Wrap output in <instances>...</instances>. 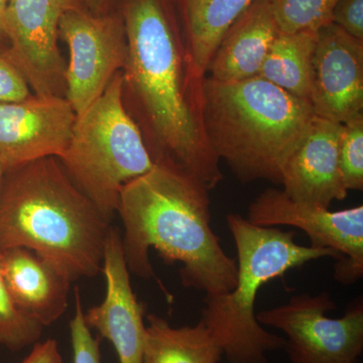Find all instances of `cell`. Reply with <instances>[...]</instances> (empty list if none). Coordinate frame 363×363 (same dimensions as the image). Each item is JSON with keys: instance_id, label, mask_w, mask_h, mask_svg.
Here are the masks:
<instances>
[{"instance_id": "1", "label": "cell", "mask_w": 363, "mask_h": 363, "mask_svg": "<svg viewBox=\"0 0 363 363\" xmlns=\"http://www.w3.org/2000/svg\"><path fill=\"white\" fill-rule=\"evenodd\" d=\"M128 60L123 73L155 164L185 172L212 190L223 180L220 160L203 125V83L171 0H126Z\"/></svg>"}, {"instance_id": "2", "label": "cell", "mask_w": 363, "mask_h": 363, "mask_svg": "<svg viewBox=\"0 0 363 363\" xmlns=\"http://www.w3.org/2000/svg\"><path fill=\"white\" fill-rule=\"evenodd\" d=\"M116 212L123 224L124 257L135 276L156 277L150 259L154 248L164 262H181L186 288L214 296L235 286L238 264L212 230L209 190L192 176L155 164L124 186Z\"/></svg>"}, {"instance_id": "3", "label": "cell", "mask_w": 363, "mask_h": 363, "mask_svg": "<svg viewBox=\"0 0 363 363\" xmlns=\"http://www.w3.org/2000/svg\"><path fill=\"white\" fill-rule=\"evenodd\" d=\"M109 219L75 185L58 157L6 172L0 187V250L26 247L72 283L102 271Z\"/></svg>"}, {"instance_id": "4", "label": "cell", "mask_w": 363, "mask_h": 363, "mask_svg": "<svg viewBox=\"0 0 363 363\" xmlns=\"http://www.w3.org/2000/svg\"><path fill=\"white\" fill-rule=\"evenodd\" d=\"M315 116L311 102L255 77L219 82L205 76L203 125L210 147L243 183H281V176Z\"/></svg>"}, {"instance_id": "5", "label": "cell", "mask_w": 363, "mask_h": 363, "mask_svg": "<svg viewBox=\"0 0 363 363\" xmlns=\"http://www.w3.org/2000/svg\"><path fill=\"white\" fill-rule=\"evenodd\" d=\"M227 226L238 252V279L233 290L206 296L202 321L218 341L228 363H267V353L284 350L286 338L267 332L255 314L257 293L272 279L324 257L340 259L327 248L301 245L294 231L253 225L229 213Z\"/></svg>"}, {"instance_id": "6", "label": "cell", "mask_w": 363, "mask_h": 363, "mask_svg": "<svg viewBox=\"0 0 363 363\" xmlns=\"http://www.w3.org/2000/svg\"><path fill=\"white\" fill-rule=\"evenodd\" d=\"M123 96V73L119 72L77 116L70 142L58 157L71 180L109 220L124 186L155 166Z\"/></svg>"}, {"instance_id": "7", "label": "cell", "mask_w": 363, "mask_h": 363, "mask_svg": "<svg viewBox=\"0 0 363 363\" xmlns=\"http://www.w3.org/2000/svg\"><path fill=\"white\" fill-rule=\"evenodd\" d=\"M335 309L329 293L301 294L257 313V319L286 334L284 350L291 363H355L363 351L362 298L352 303L344 316H327Z\"/></svg>"}, {"instance_id": "8", "label": "cell", "mask_w": 363, "mask_h": 363, "mask_svg": "<svg viewBox=\"0 0 363 363\" xmlns=\"http://www.w3.org/2000/svg\"><path fill=\"white\" fill-rule=\"evenodd\" d=\"M59 33L69 47L65 98L81 116L100 97L128 60L123 16L69 9L60 21Z\"/></svg>"}, {"instance_id": "9", "label": "cell", "mask_w": 363, "mask_h": 363, "mask_svg": "<svg viewBox=\"0 0 363 363\" xmlns=\"http://www.w3.org/2000/svg\"><path fill=\"white\" fill-rule=\"evenodd\" d=\"M247 219L262 227L294 226L307 234L311 247L340 255L334 279L352 285L363 276V206L330 211L297 201L276 188L260 193L248 206Z\"/></svg>"}, {"instance_id": "10", "label": "cell", "mask_w": 363, "mask_h": 363, "mask_svg": "<svg viewBox=\"0 0 363 363\" xmlns=\"http://www.w3.org/2000/svg\"><path fill=\"white\" fill-rule=\"evenodd\" d=\"M83 0H9L4 54L37 96L65 97V60L58 47L59 26L69 9Z\"/></svg>"}, {"instance_id": "11", "label": "cell", "mask_w": 363, "mask_h": 363, "mask_svg": "<svg viewBox=\"0 0 363 363\" xmlns=\"http://www.w3.org/2000/svg\"><path fill=\"white\" fill-rule=\"evenodd\" d=\"M77 116L65 97L37 96L0 104V164L4 171L60 157Z\"/></svg>"}, {"instance_id": "12", "label": "cell", "mask_w": 363, "mask_h": 363, "mask_svg": "<svg viewBox=\"0 0 363 363\" xmlns=\"http://www.w3.org/2000/svg\"><path fill=\"white\" fill-rule=\"evenodd\" d=\"M310 102L315 116L345 123L362 113L363 40L334 23L317 32Z\"/></svg>"}, {"instance_id": "13", "label": "cell", "mask_w": 363, "mask_h": 363, "mask_svg": "<svg viewBox=\"0 0 363 363\" xmlns=\"http://www.w3.org/2000/svg\"><path fill=\"white\" fill-rule=\"evenodd\" d=\"M101 272L106 283L104 300L84 312L86 323L111 341L119 363H143L147 331L145 308L131 286L121 231L112 226L105 243Z\"/></svg>"}, {"instance_id": "14", "label": "cell", "mask_w": 363, "mask_h": 363, "mask_svg": "<svg viewBox=\"0 0 363 363\" xmlns=\"http://www.w3.org/2000/svg\"><path fill=\"white\" fill-rule=\"evenodd\" d=\"M342 128L341 123L313 116L284 167L281 184L289 197L324 208L347 197L339 167Z\"/></svg>"}, {"instance_id": "15", "label": "cell", "mask_w": 363, "mask_h": 363, "mask_svg": "<svg viewBox=\"0 0 363 363\" xmlns=\"http://www.w3.org/2000/svg\"><path fill=\"white\" fill-rule=\"evenodd\" d=\"M0 274L21 311L43 326L66 312L72 281L39 253L21 247L0 250Z\"/></svg>"}, {"instance_id": "16", "label": "cell", "mask_w": 363, "mask_h": 363, "mask_svg": "<svg viewBox=\"0 0 363 363\" xmlns=\"http://www.w3.org/2000/svg\"><path fill=\"white\" fill-rule=\"evenodd\" d=\"M279 32L269 0H255L224 33L208 66L207 77L233 82L259 75Z\"/></svg>"}, {"instance_id": "17", "label": "cell", "mask_w": 363, "mask_h": 363, "mask_svg": "<svg viewBox=\"0 0 363 363\" xmlns=\"http://www.w3.org/2000/svg\"><path fill=\"white\" fill-rule=\"evenodd\" d=\"M178 7L184 38L202 75L226 30L255 0H171Z\"/></svg>"}, {"instance_id": "18", "label": "cell", "mask_w": 363, "mask_h": 363, "mask_svg": "<svg viewBox=\"0 0 363 363\" xmlns=\"http://www.w3.org/2000/svg\"><path fill=\"white\" fill-rule=\"evenodd\" d=\"M143 363H218L223 350L206 324L176 328L164 318L147 315Z\"/></svg>"}, {"instance_id": "19", "label": "cell", "mask_w": 363, "mask_h": 363, "mask_svg": "<svg viewBox=\"0 0 363 363\" xmlns=\"http://www.w3.org/2000/svg\"><path fill=\"white\" fill-rule=\"evenodd\" d=\"M317 32H279L269 47L259 77L290 93L310 101V83L313 54Z\"/></svg>"}, {"instance_id": "20", "label": "cell", "mask_w": 363, "mask_h": 363, "mask_svg": "<svg viewBox=\"0 0 363 363\" xmlns=\"http://www.w3.org/2000/svg\"><path fill=\"white\" fill-rule=\"evenodd\" d=\"M279 30L318 32L332 23V11L338 0H269Z\"/></svg>"}, {"instance_id": "21", "label": "cell", "mask_w": 363, "mask_h": 363, "mask_svg": "<svg viewBox=\"0 0 363 363\" xmlns=\"http://www.w3.org/2000/svg\"><path fill=\"white\" fill-rule=\"evenodd\" d=\"M44 326L25 314L16 304L0 274V347L18 351L33 345Z\"/></svg>"}, {"instance_id": "22", "label": "cell", "mask_w": 363, "mask_h": 363, "mask_svg": "<svg viewBox=\"0 0 363 363\" xmlns=\"http://www.w3.org/2000/svg\"><path fill=\"white\" fill-rule=\"evenodd\" d=\"M339 167L348 191L363 189V113L342 124Z\"/></svg>"}, {"instance_id": "23", "label": "cell", "mask_w": 363, "mask_h": 363, "mask_svg": "<svg viewBox=\"0 0 363 363\" xmlns=\"http://www.w3.org/2000/svg\"><path fill=\"white\" fill-rule=\"evenodd\" d=\"M74 363H102L99 338L91 334L86 323L80 290L75 289V313L70 322Z\"/></svg>"}, {"instance_id": "24", "label": "cell", "mask_w": 363, "mask_h": 363, "mask_svg": "<svg viewBox=\"0 0 363 363\" xmlns=\"http://www.w3.org/2000/svg\"><path fill=\"white\" fill-rule=\"evenodd\" d=\"M32 96L23 74L4 52H0V104L21 101Z\"/></svg>"}, {"instance_id": "25", "label": "cell", "mask_w": 363, "mask_h": 363, "mask_svg": "<svg viewBox=\"0 0 363 363\" xmlns=\"http://www.w3.org/2000/svg\"><path fill=\"white\" fill-rule=\"evenodd\" d=\"M331 21L348 35L363 40V0H338Z\"/></svg>"}, {"instance_id": "26", "label": "cell", "mask_w": 363, "mask_h": 363, "mask_svg": "<svg viewBox=\"0 0 363 363\" xmlns=\"http://www.w3.org/2000/svg\"><path fill=\"white\" fill-rule=\"evenodd\" d=\"M21 363H63L58 343L55 339L37 342L28 357Z\"/></svg>"}, {"instance_id": "27", "label": "cell", "mask_w": 363, "mask_h": 363, "mask_svg": "<svg viewBox=\"0 0 363 363\" xmlns=\"http://www.w3.org/2000/svg\"><path fill=\"white\" fill-rule=\"evenodd\" d=\"M83 2L87 6L90 13L94 14L106 13L108 0H83Z\"/></svg>"}, {"instance_id": "28", "label": "cell", "mask_w": 363, "mask_h": 363, "mask_svg": "<svg viewBox=\"0 0 363 363\" xmlns=\"http://www.w3.org/2000/svg\"><path fill=\"white\" fill-rule=\"evenodd\" d=\"M9 0H0V45L7 42L6 26H4V16Z\"/></svg>"}, {"instance_id": "29", "label": "cell", "mask_w": 363, "mask_h": 363, "mask_svg": "<svg viewBox=\"0 0 363 363\" xmlns=\"http://www.w3.org/2000/svg\"><path fill=\"white\" fill-rule=\"evenodd\" d=\"M4 174H6V171L2 168L1 164H0V187H1L2 181H4Z\"/></svg>"}]
</instances>
